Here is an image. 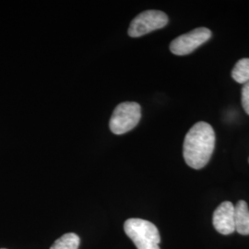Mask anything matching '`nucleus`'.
I'll return each instance as SVG.
<instances>
[{"label": "nucleus", "mask_w": 249, "mask_h": 249, "mask_svg": "<svg viewBox=\"0 0 249 249\" xmlns=\"http://www.w3.org/2000/svg\"><path fill=\"white\" fill-rule=\"evenodd\" d=\"M215 147V132L213 126L200 121L187 132L183 145V155L187 165L193 169L205 167Z\"/></svg>", "instance_id": "1"}, {"label": "nucleus", "mask_w": 249, "mask_h": 249, "mask_svg": "<svg viewBox=\"0 0 249 249\" xmlns=\"http://www.w3.org/2000/svg\"><path fill=\"white\" fill-rule=\"evenodd\" d=\"M124 232L138 249H160L159 230L153 223L138 218L124 222Z\"/></svg>", "instance_id": "2"}, {"label": "nucleus", "mask_w": 249, "mask_h": 249, "mask_svg": "<svg viewBox=\"0 0 249 249\" xmlns=\"http://www.w3.org/2000/svg\"><path fill=\"white\" fill-rule=\"evenodd\" d=\"M142 117V108L138 103L124 102L116 107L111 116L109 126L116 135H122L132 130Z\"/></svg>", "instance_id": "3"}, {"label": "nucleus", "mask_w": 249, "mask_h": 249, "mask_svg": "<svg viewBox=\"0 0 249 249\" xmlns=\"http://www.w3.org/2000/svg\"><path fill=\"white\" fill-rule=\"evenodd\" d=\"M167 15L160 10H146L139 14L130 23L128 36L141 37L155 30H159L167 25Z\"/></svg>", "instance_id": "4"}, {"label": "nucleus", "mask_w": 249, "mask_h": 249, "mask_svg": "<svg viewBox=\"0 0 249 249\" xmlns=\"http://www.w3.org/2000/svg\"><path fill=\"white\" fill-rule=\"evenodd\" d=\"M211 37L212 32L208 28H196L173 40L170 45V50L174 54L186 55L195 51L198 46L203 45Z\"/></svg>", "instance_id": "5"}, {"label": "nucleus", "mask_w": 249, "mask_h": 249, "mask_svg": "<svg viewBox=\"0 0 249 249\" xmlns=\"http://www.w3.org/2000/svg\"><path fill=\"white\" fill-rule=\"evenodd\" d=\"M213 223L216 231L224 235L235 231L234 205L230 201H224L214 211Z\"/></svg>", "instance_id": "6"}, {"label": "nucleus", "mask_w": 249, "mask_h": 249, "mask_svg": "<svg viewBox=\"0 0 249 249\" xmlns=\"http://www.w3.org/2000/svg\"><path fill=\"white\" fill-rule=\"evenodd\" d=\"M235 231L242 235H249V209L245 200H239L234 206Z\"/></svg>", "instance_id": "7"}, {"label": "nucleus", "mask_w": 249, "mask_h": 249, "mask_svg": "<svg viewBox=\"0 0 249 249\" xmlns=\"http://www.w3.org/2000/svg\"><path fill=\"white\" fill-rule=\"evenodd\" d=\"M80 242V237L76 233L69 232L54 241L50 249H78Z\"/></svg>", "instance_id": "8"}, {"label": "nucleus", "mask_w": 249, "mask_h": 249, "mask_svg": "<svg viewBox=\"0 0 249 249\" xmlns=\"http://www.w3.org/2000/svg\"><path fill=\"white\" fill-rule=\"evenodd\" d=\"M231 77L236 82L245 84L249 81V58H243L235 64Z\"/></svg>", "instance_id": "9"}, {"label": "nucleus", "mask_w": 249, "mask_h": 249, "mask_svg": "<svg viewBox=\"0 0 249 249\" xmlns=\"http://www.w3.org/2000/svg\"><path fill=\"white\" fill-rule=\"evenodd\" d=\"M242 106L245 110V112L249 115V81L245 83L242 88Z\"/></svg>", "instance_id": "10"}, {"label": "nucleus", "mask_w": 249, "mask_h": 249, "mask_svg": "<svg viewBox=\"0 0 249 249\" xmlns=\"http://www.w3.org/2000/svg\"></svg>", "instance_id": "11"}, {"label": "nucleus", "mask_w": 249, "mask_h": 249, "mask_svg": "<svg viewBox=\"0 0 249 249\" xmlns=\"http://www.w3.org/2000/svg\"></svg>", "instance_id": "12"}]
</instances>
